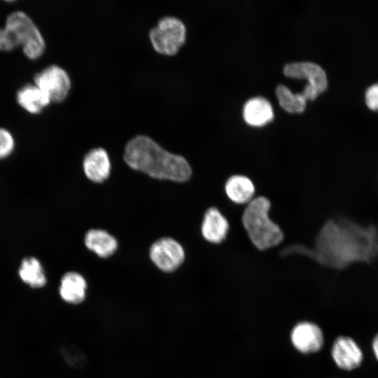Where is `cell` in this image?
Instances as JSON below:
<instances>
[{
	"label": "cell",
	"instance_id": "5bb4252c",
	"mask_svg": "<svg viewBox=\"0 0 378 378\" xmlns=\"http://www.w3.org/2000/svg\"><path fill=\"white\" fill-rule=\"evenodd\" d=\"M18 104L27 112L31 114L41 113L51 103L48 97L35 84H27L17 92Z\"/></svg>",
	"mask_w": 378,
	"mask_h": 378
},
{
	"label": "cell",
	"instance_id": "9c48e42d",
	"mask_svg": "<svg viewBox=\"0 0 378 378\" xmlns=\"http://www.w3.org/2000/svg\"><path fill=\"white\" fill-rule=\"evenodd\" d=\"M331 357L335 364L343 370H354L363 361V352L358 343L348 336H339L333 342Z\"/></svg>",
	"mask_w": 378,
	"mask_h": 378
},
{
	"label": "cell",
	"instance_id": "52a82bcc",
	"mask_svg": "<svg viewBox=\"0 0 378 378\" xmlns=\"http://www.w3.org/2000/svg\"><path fill=\"white\" fill-rule=\"evenodd\" d=\"M290 340L297 351L307 355L318 352L324 344L322 329L309 321L297 323L290 331Z\"/></svg>",
	"mask_w": 378,
	"mask_h": 378
},
{
	"label": "cell",
	"instance_id": "ac0fdd59",
	"mask_svg": "<svg viewBox=\"0 0 378 378\" xmlns=\"http://www.w3.org/2000/svg\"><path fill=\"white\" fill-rule=\"evenodd\" d=\"M18 275L22 281L31 288H41L47 284L44 269L40 261L34 257L26 258L22 261Z\"/></svg>",
	"mask_w": 378,
	"mask_h": 378
},
{
	"label": "cell",
	"instance_id": "4fadbf2b",
	"mask_svg": "<svg viewBox=\"0 0 378 378\" xmlns=\"http://www.w3.org/2000/svg\"><path fill=\"white\" fill-rule=\"evenodd\" d=\"M83 170L86 176L96 183L108 178L111 172V162L106 150L97 148L90 150L83 160Z\"/></svg>",
	"mask_w": 378,
	"mask_h": 378
},
{
	"label": "cell",
	"instance_id": "8992f818",
	"mask_svg": "<svg viewBox=\"0 0 378 378\" xmlns=\"http://www.w3.org/2000/svg\"><path fill=\"white\" fill-rule=\"evenodd\" d=\"M34 84L45 92L51 102H59L67 96L71 80L63 68L52 64L35 75Z\"/></svg>",
	"mask_w": 378,
	"mask_h": 378
},
{
	"label": "cell",
	"instance_id": "ba28073f",
	"mask_svg": "<svg viewBox=\"0 0 378 378\" xmlns=\"http://www.w3.org/2000/svg\"><path fill=\"white\" fill-rule=\"evenodd\" d=\"M150 257L160 270L172 272L183 262L185 252L181 245L176 240L164 237L152 244L150 248Z\"/></svg>",
	"mask_w": 378,
	"mask_h": 378
},
{
	"label": "cell",
	"instance_id": "44dd1931",
	"mask_svg": "<svg viewBox=\"0 0 378 378\" xmlns=\"http://www.w3.org/2000/svg\"><path fill=\"white\" fill-rule=\"evenodd\" d=\"M18 46L13 34L5 27L0 29V50L10 51Z\"/></svg>",
	"mask_w": 378,
	"mask_h": 378
},
{
	"label": "cell",
	"instance_id": "d6986e66",
	"mask_svg": "<svg viewBox=\"0 0 378 378\" xmlns=\"http://www.w3.org/2000/svg\"><path fill=\"white\" fill-rule=\"evenodd\" d=\"M276 94L281 107L290 113H302L306 107L307 99L302 92L294 93L282 84L276 88Z\"/></svg>",
	"mask_w": 378,
	"mask_h": 378
},
{
	"label": "cell",
	"instance_id": "5b68a950",
	"mask_svg": "<svg viewBox=\"0 0 378 378\" xmlns=\"http://www.w3.org/2000/svg\"><path fill=\"white\" fill-rule=\"evenodd\" d=\"M149 36L154 48L158 52L173 55L185 41L186 27L178 18L165 16L150 29Z\"/></svg>",
	"mask_w": 378,
	"mask_h": 378
},
{
	"label": "cell",
	"instance_id": "7a4b0ae2",
	"mask_svg": "<svg viewBox=\"0 0 378 378\" xmlns=\"http://www.w3.org/2000/svg\"><path fill=\"white\" fill-rule=\"evenodd\" d=\"M124 160L132 169L156 178L184 182L192 174L183 157L166 150L146 135H137L127 144Z\"/></svg>",
	"mask_w": 378,
	"mask_h": 378
},
{
	"label": "cell",
	"instance_id": "ffe728a7",
	"mask_svg": "<svg viewBox=\"0 0 378 378\" xmlns=\"http://www.w3.org/2000/svg\"><path fill=\"white\" fill-rule=\"evenodd\" d=\"M15 147L12 134L5 128L0 127V159L10 155Z\"/></svg>",
	"mask_w": 378,
	"mask_h": 378
},
{
	"label": "cell",
	"instance_id": "603a6c76",
	"mask_svg": "<svg viewBox=\"0 0 378 378\" xmlns=\"http://www.w3.org/2000/svg\"><path fill=\"white\" fill-rule=\"evenodd\" d=\"M372 349L374 357L378 360V333L374 337L372 341Z\"/></svg>",
	"mask_w": 378,
	"mask_h": 378
},
{
	"label": "cell",
	"instance_id": "7402d4cb",
	"mask_svg": "<svg viewBox=\"0 0 378 378\" xmlns=\"http://www.w3.org/2000/svg\"><path fill=\"white\" fill-rule=\"evenodd\" d=\"M365 102L372 111H378V83L370 85L365 92Z\"/></svg>",
	"mask_w": 378,
	"mask_h": 378
},
{
	"label": "cell",
	"instance_id": "7c38bea8",
	"mask_svg": "<svg viewBox=\"0 0 378 378\" xmlns=\"http://www.w3.org/2000/svg\"><path fill=\"white\" fill-rule=\"evenodd\" d=\"M229 223L216 207H210L205 212L201 226L203 237L213 244L225 240L229 231Z\"/></svg>",
	"mask_w": 378,
	"mask_h": 378
},
{
	"label": "cell",
	"instance_id": "277c9868",
	"mask_svg": "<svg viewBox=\"0 0 378 378\" xmlns=\"http://www.w3.org/2000/svg\"><path fill=\"white\" fill-rule=\"evenodd\" d=\"M5 27L13 34L27 58L36 59L43 54L45 39L27 13L20 10L10 13L6 20Z\"/></svg>",
	"mask_w": 378,
	"mask_h": 378
},
{
	"label": "cell",
	"instance_id": "3957f363",
	"mask_svg": "<svg viewBox=\"0 0 378 378\" xmlns=\"http://www.w3.org/2000/svg\"><path fill=\"white\" fill-rule=\"evenodd\" d=\"M271 204L263 196L253 198L242 214V224L253 244L266 250L279 244L284 239L280 227L269 216Z\"/></svg>",
	"mask_w": 378,
	"mask_h": 378
},
{
	"label": "cell",
	"instance_id": "9a60e30c",
	"mask_svg": "<svg viewBox=\"0 0 378 378\" xmlns=\"http://www.w3.org/2000/svg\"><path fill=\"white\" fill-rule=\"evenodd\" d=\"M245 121L253 126H261L272 120L273 108L270 102L262 97L248 100L243 108Z\"/></svg>",
	"mask_w": 378,
	"mask_h": 378
},
{
	"label": "cell",
	"instance_id": "e0dca14e",
	"mask_svg": "<svg viewBox=\"0 0 378 378\" xmlns=\"http://www.w3.org/2000/svg\"><path fill=\"white\" fill-rule=\"evenodd\" d=\"M85 244L98 256L107 258L117 249L116 239L106 231L99 229L89 230L85 237Z\"/></svg>",
	"mask_w": 378,
	"mask_h": 378
},
{
	"label": "cell",
	"instance_id": "2e32d148",
	"mask_svg": "<svg viewBox=\"0 0 378 378\" xmlns=\"http://www.w3.org/2000/svg\"><path fill=\"white\" fill-rule=\"evenodd\" d=\"M227 197L236 204H248L253 198L255 186L252 181L244 175L230 176L225 183Z\"/></svg>",
	"mask_w": 378,
	"mask_h": 378
},
{
	"label": "cell",
	"instance_id": "6da1fadb",
	"mask_svg": "<svg viewBox=\"0 0 378 378\" xmlns=\"http://www.w3.org/2000/svg\"><path fill=\"white\" fill-rule=\"evenodd\" d=\"M280 252L282 257L302 255L323 266L342 270L353 263H370L374 260L378 253V230L345 218H332L321 228L313 248L294 244Z\"/></svg>",
	"mask_w": 378,
	"mask_h": 378
},
{
	"label": "cell",
	"instance_id": "30bf717a",
	"mask_svg": "<svg viewBox=\"0 0 378 378\" xmlns=\"http://www.w3.org/2000/svg\"><path fill=\"white\" fill-rule=\"evenodd\" d=\"M286 76L306 78L308 85L315 88L320 94L326 90L328 80L325 71L318 64L311 62H297L287 64L284 68Z\"/></svg>",
	"mask_w": 378,
	"mask_h": 378
},
{
	"label": "cell",
	"instance_id": "8fae6325",
	"mask_svg": "<svg viewBox=\"0 0 378 378\" xmlns=\"http://www.w3.org/2000/svg\"><path fill=\"white\" fill-rule=\"evenodd\" d=\"M87 289L88 284L83 275L76 272H68L60 279L58 293L64 302L79 305L86 299Z\"/></svg>",
	"mask_w": 378,
	"mask_h": 378
}]
</instances>
